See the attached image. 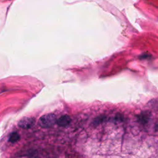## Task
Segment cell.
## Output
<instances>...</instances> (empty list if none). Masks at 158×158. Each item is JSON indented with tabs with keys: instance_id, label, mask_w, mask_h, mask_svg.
Masks as SVG:
<instances>
[{
	"instance_id": "1",
	"label": "cell",
	"mask_w": 158,
	"mask_h": 158,
	"mask_svg": "<svg viewBox=\"0 0 158 158\" xmlns=\"http://www.w3.org/2000/svg\"><path fill=\"white\" fill-rule=\"evenodd\" d=\"M57 118L54 114H47L40 117L38 124L43 128H48L57 122Z\"/></svg>"
},
{
	"instance_id": "2",
	"label": "cell",
	"mask_w": 158,
	"mask_h": 158,
	"mask_svg": "<svg viewBox=\"0 0 158 158\" xmlns=\"http://www.w3.org/2000/svg\"><path fill=\"white\" fill-rule=\"evenodd\" d=\"M35 122V118L31 117H25L20 120L18 125L23 129H28L33 126Z\"/></svg>"
},
{
	"instance_id": "3",
	"label": "cell",
	"mask_w": 158,
	"mask_h": 158,
	"mask_svg": "<svg viewBox=\"0 0 158 158\" xmlns=\"http://www.w3.org/2000/svg\"><path fill=\"white\" fill-rule=\"evenodd\" d=\"M71 122V118L68 115H64L59 117L57 120V123L60 127H65L68 125Z\"/></svg>"
},
{
	"instance_id": "4",
	"label": "cell",
	"mask_w": 158,
	"mask_h": 158,
	"mask_svg": "<svg viewBox=\"0 0 158 158\" xmlns=\"http://www.w3.org/2000/svg\"><path fill=\"white\" fill-rule=\"evenodd\" d=\"M138 117L139 120L141 122L145 123L148 122V121L149 120V118L150 117V113L148 111L143 112L138 115Z\"/></svg>"
},
{
	"instance_id": "5",
	"label": "cell",
	"mask_w": 158,
	"mask_h": 158,
	"mask_svg": "<svg viewBox=\"0 0 158 158\" xmlns=\"http://www.w3.org/2000/svg\"><path fill=\"white\" fill-rule=\"evenodd\" d=\"M19 139H20L19 135L16 132H13L10 135L9 141L10 143H15V142H17Z\"/></svg>"
}]
</instances>
